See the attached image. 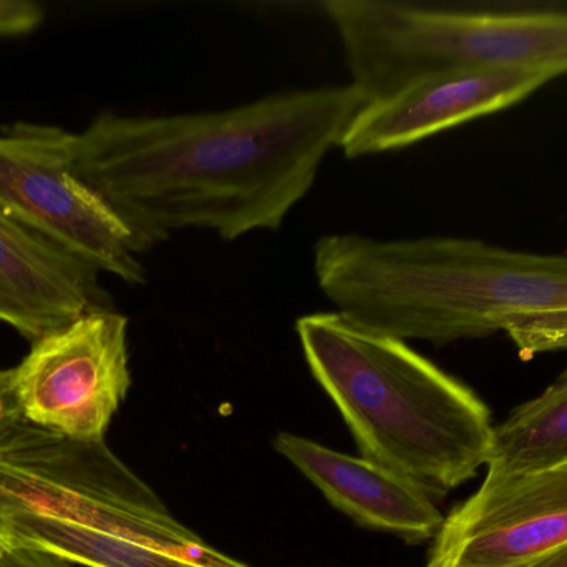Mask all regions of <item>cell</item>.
<instances>
[{"mask_svg": "<svg viewBox=\"0 0 567 567\" xmlns=\"http://www.w3.org/2000/svg\"><path fill=\"white\" fill-rule=\"evenodd\" d=\"M364 104L343 84L277 92L221 111H105L78 134L79 171L141 254L185 228L234 241L284 225Z\"/></svg>", "mask_w": 567, "mask_h": 567, "instance_id": "6da1fadb", "label": "cell"}, {"mask_svg": "<svg viewBox=\"0 0 567 567\" xmlns=\"http://www.w3.org/2000/svg\"><path fill=\"white\" fill-rule=\"evenodd\" d=\"M313 270L334 311L394 340L444 347L506 333L524 360L567 347L564 255L330 234L313 245Z\"/></svg>", "mask_w": 567, "mask_h": 567, "instance_id": "7a4b0ae2", "label": "cell"}, {"mask_svg": "<svg viewBox=\"0 0 567 567\" xmlns=\"http://www.w3.org/2000/svg\"><path fill=\"white\" fill-rule=\"evenodd\" d=\"M297 334L311 374L364 460L431 499L486 466L493 446L489 408L406 341L367 330L338 311L298 318Z\"/></svg>", "mask_w": 567, "mask_h": 567, "instance_id": "3957f363", "label": "cell"}, {"mask_svg": "<svg viewBox=\"0 0 567 567\" xmlns=\"http://www.w3.org/2000/svg\"><path fill=\"white\" fill-rule=\"evenodd\" d=\"M350 84L367 104L451 72L530 65L567 71L564 2L441 4L414 0H327Z\"/></svg>", "mask_w": 567, "mask_h": 567, "instance_id": "277c9868", "label": "cell"}, {"mask_svg": "<svg viewBox=\"0 0 567 567\" xmlns=\"http://www.w3.org/2000/svg\"><path fill=\"white\" fill-rule=\"evenodd\" d=\"M0 504L55 517L205 567H250L178 523L105 441L65 440L31 426L0 457Z\"/></svg>", "mask_w": 567, "mask_h": 567, "instance_id": "5b68a950", "label": "cell"}, {"mask_svg": "<svg viewBox=\"0 0 567 567\" xmlns=\"http://www.w3.org/2000/svg\"><path fill=\"white\" fill-rule=\"evenodd\" d=\"M0 212L128 285L147 284L137 241L79 171V137L59 125L0 128Z\"/></svg>", "mask_w": 567, "mask_h": 567, "instance_id": "8992f818", "label": "cell"}, {"mask_svg": "<svg viewBox=\"0 0 567 567\" xmlns=\"http://www.w3.org/2000/svg\"><path fill=\"white\" fill-rule=\"evenodd\" d=\"M22 413L65 440L105 441L131 390L128 318L95 308L32 341L12 368Z\"/></svg>", "mask_w": 567, "mask_h": 567, "instance_id": "52a82bcc", "label": "cell"}, {"mask_svg": "<svg viewBox=\"0 0 567 567\" xmlns=\"http://www.w3.org/2000/svg\"><path fill=\"white\" fill-rule=\"evenodd\" d=\"M567 549V466L484 477L436 533L426 567H534Z\"/></svg>", "mask_w": 567, "mask_h": 567, "instance_id": "ba28073f", "label": "cell"}, {"mask_svg": "<svg viewBox=\"0 0 567 567\" xmlns=\"http://www.w3.org/2000/svg\"><path fill=\"white\" fill-rule=\"evenodd\" d=\"M560 75L530 65L474 69L424 79L351 118L338 148L363 158L403 151L457 125L506 111Z\"/></svg>", "mask_w": 567, "mask_h": 567, "instance_id": "9c48e42d", "label": "cell"}, {"mask_svg": "<svg viewBox=\"0 0 567 567\" xmlns=\"http://www.w3.org/2000/svg\"><path fill=\"white\" fill-rule=\"evenodd\" d=\"M95 308H112L101 274L0 212V321L32 343Z\"/></svg>", "mask_w": 567, "mask_h": 567, "instance_id": "30bf717a", "label": "cell"}, {"mask_svg": "<svg viewBox=\"0 0 567 567\" xmlns=\"http://www.w3.org/2000/svg\"><path fill=\"white\" fill-rule=\"evenodd\" d=\"M274 446L337 509L361 526L417 543L436 536L443 524V514L427 494L373 461L330 450L293 433H278Z\"/></svg>", "mask_w": 567, "mask_h": 567, "instance_id": "8fae6325", "label": "cell"}, {"mask_svg": "<svg viewBox=\"0 0 567 567\" xmlns=\"http://www.w3.org/2000/svg\"><path fill=\"white\" fill-rule=\"evenodd\" d=\"M0 534L8 546L42 550L87 567H205L131 540L6 504H0Z\"/></svg>", "mask_w": 567, "mask_h": 567, "instance_id": "7c38bea8", "label": "cell"}, {"mask_svg": "<svg viewBox=\"0 0 567 567\" xmlns=\"http://www.w3.org/2000/svg\"><path fill=\"white\" fill-rule=\"evenodd\" d=\"M567 466V373L493 426L486 477L527 476Z\"/></svg>", "mask_w": 567, "mask_h": 567, "instance_id": "4fadbf2b", "label": "cell"}, {"mask_svg": "<svg viewBox=\"0 0 567 567\" xmlns=\"http://www.w3.org/2000/svg\"><path fill=\"white\" fill-rule=\"evenodd\" d=\"M31 426L16 393L12 368L0 370V457L12 450Z\"/></svg>", "mask_w": 567, "mask_h": 567, "instance_id": "5bb4252c", "label": "cell"}, {"mask_svg": "<svg viewBox=\"0 0 567 567\" xmlns=\"http://www.w3.org/2000/svg\"><path fill=\"white\" fill-rule=\"evenodd\" d=\"M45 21V11L32 0H0V38L31 34Z\"/></svg>", "mask_w": 567, "mask_h": 567, "instance_id": "9a60e30c", "label": "cell"}, {"mask_svg": "<svg viewBox=\"0 0 567 567\" xmlns=\"http://www.w3.org/2000/svg\"><path fill=\"white\" fill-rule=\"evenodd\" d=\"M0 567H75L71 560L42 550L8 547L0 559Z\"/></svg>", "mask_w": 567, "mask_h": 567, "instance_id": "2e32d148", "label": "cell"}, {"mask_svg": "<svg viewBox=\"0 0 567 567\" xmlns=\"http://www.w3.org/2000/svg\"><path fill=\"white\" fill-rule=\"evenodd\" d=\"M534 567H567V549L559 550Z\"/></svg>", "mask_w": 567, "mask_h": 567, "instance_id": "e0dca14e", "label": "cell"}, {"mask_svg": "<svg viewBox=\"0 0 567 567\" xmlns=\"http://www.w3.org/2000/svg\"><path fill=\"white\" fill-rule=\"evenodd\" d=\"M8 543H6L4 537H2V534H0V559H2V556H4L6 550H8Z\"/></svg>", "mask_w": 567, "mask_h": 567, "instance_id": "ac0fdd59", "label": "cell"}]
</instances>
